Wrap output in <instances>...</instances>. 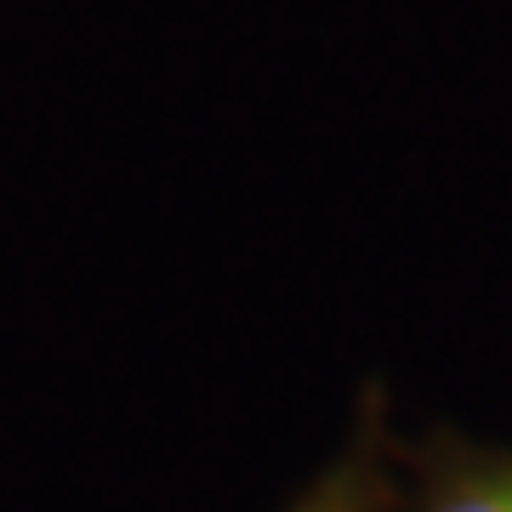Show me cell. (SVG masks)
Wrapping results in <instances>:
<instances>
[{"instance_id": "obj_1", "label": "cell", "mask_w": 512, "mask_h": 512, "mask_svg": "<svg viewBox=\"0 0 512 512\" xmlns=\"http://www.w3.org/2000/svg\"><path fill=\"white\" fill-rule=\"evenodd\" d=\"M399 512H512V450L461 433L399 444Z\"/></svg>"}, {"instance_id": "obj_2", "label": "cell", "mask_w": 512, "mask_h": 512, "mask_svg": "<svg viewBox=\"0 0 512 512\" xmlns=\"http://www.w3.org/2000/svg\"><path fill=\"white\" fill-rule=\"evenodd\" d=\"M285 512H399V444L387 433L382 393H365L342 450L319 467L313 484L296 490Z\"/></svg>"}]
</instances>
